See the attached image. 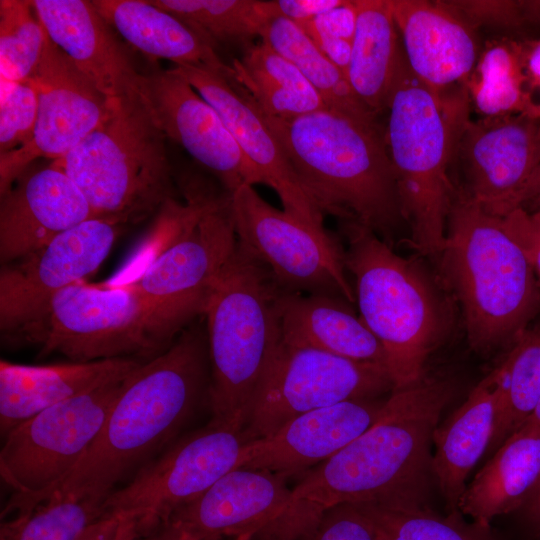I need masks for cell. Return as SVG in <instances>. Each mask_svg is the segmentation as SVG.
Returning <instances> with one entry per match:
<instances>
[{"label":"cell","mask_w":540,"mask_h":540,"mask_svg":"<svg viewBox=\"0 0 540 540\" xmlns=\"http://www.w3.org/2000/svg\"><path fill=\"white\" fill-rule=\"evenodd\" d=\"M497 396L498 373L495 368L434 432L432 470L450 515H458L467 477L488 450Z\"/></svg>","instance_id":"27"},{"label":"cell","mask_w":540,"mask_h":540,"mask_svg":"<svg viewBox=\"0 0 540 540\" xmlns=\"http://www.w3.org/2000/svg\"><path fill=\"white\" fill-rule=\"evenodd\" d=\"M394 390L385 368L282 343L254 398L247 441L272 435L290 420L343 401Z\"/></svg>","instance_id":"13"},{"label":"cell","mask_w":540,"mask_h":540,"mask_svg":"<svg viewBox=\"0 0 540 540\" xmlns=\"http://www.w3.org/2000/svg\"><path fill=\"white\" fill-rule=\"evenodd\" d=\"M305 22L321 33L352 42L357 22L354 0H343L335 8Z\"/></svg>","instance_id":"43"},{"label":"cell","mask_w":540,"mask_h":540,"mask_svg":"<svg viewBox=\"0 0 540 540\" xmlns=\"http://www.w3.org/2000/svg\"><path fill=\"white\" fill-rule=\"evenodd\" d=\"M496 369L498 396L488 455L527 422L540 398V320L515 339Z\"/></svg>","instance_id":"33"},{"label":"cell","mask_w":540,"mask_h":540,"mask_svg":"<svg viewBox=\"0 0 540 540\" xmlns=\"http://www.w3.org/2000/svg\"><path fill=\"white\" fill-rule=\"evenodd\" d=\"M538 194H540V164L521 191L517 200L518 207H522Z\"/></svg>","instance_id":"48"},{"label":"cell","mask_w":540,"mask_h":540,"mask_svg":"<svg viewBox=\"0 0 540 540\" xmlns=\"http://www.w3.org/2000/svg\"><path fill=\"white\" fill-rule=\"evenodd\" d=\"M230 198L238 242L268 268L283 292L356 302L345 250L334 234L276 209L252 185L239 187Z\"/></svg>","instance_id":"12"},{"label":"cell","mask_w":540,"mask_h":540,"mask_svg":"<svg viewBox=\"0 0 540 540\" xmlns=\"http://www.w3.org/2000/svg\"><path fill=\"white\" fill-rule=\"evenodd\" d=\"M297 24L311 38L319 50L346 75L351 58L352 42L321 33L307 22Z\"/></svg>","instance_id":"45"},{"label":"cell","mask_w":540,"mask_h":540,"mask_svg":"<svg viewBox=\"0 0 540 540\" xmlns=\"http://www.w3.org/2000/svg\"><path fill=\"white\" fill-rule=\"evenodd\" d=\"M385 401H343L306 412L270 436L247 441L239 468L288 476L335 455L381 417Z\"/></svg>","instance_id":"22"},{"label":"cell","mask_w":540,"mask_h":540,"mask_svg":"<svg viewBox=\"0 0 540 540\" xmlns=\"http://www.w3.org/2000/svg\"><path fill=\"white\" fill-rule=\"evenodd\" d=\"M38 96L32 139L0 155V194L38 158L59 159L77 146L110 114L109 99L47 36L40 61L28 80Z\"/></svg>","instance_id":"15"},{"label":"cell","mask_w":540,"mask_h":540,"mask_svg":"<svg viewBox=\"0 0 540 540\" xmlns=\"http://www.w3.org/2000/svg\"><path fill=\"white\" fill-rule=\"evenodd\" d=\"M219 113L263 184L279 196L283 210L318 231L324 215L306 194L275 134L248 92L235 81L192 66L172 68Z\"/></svg>","instance_id":"19"},{"label":"cell","mask_w":540,"mask_h":540,"mask_svg":"<svg viewBox=\"0 0 540 540\" xmlns=\"http://www.w3.org/2000/svg\"><path fill=\"white\" fill-rule=\"evenodd\" d=\"M528 420H531V421L535 422L536 424H538L540 426V398L538 400V403H537L532 415L530 416V418Z\"/></svg>","instance_id":"52"},{"label":"cell","mask_w":540,"mask_h":540,"mask_svg":"<svg viewBox=\"0 0 540 540\" xmlns=\"http://www.w3.org/2000/svg\"><path fill=\"white\" fill-rule=\"evenodd\" d=\"M521 510L528 524L540 535V479Z\"/></svg>","instance_id":"47"},{"label":"cell","mask_w":540,"mask_h":540,"mask_svg":"<svg viewBox=\"0 0 540 540\" xmlns=\"http://www.w3.org/2000/svg\"><path fill=\"white\" fill-rule=\"evenodd\" d=\"M372 522L379 540H489L456 520L443 518L425 505L398 502L355 503Z\"/></svg>","instance_id":"37"},{"label":"cell","mask_w":540,"mask_h":540,"mask_svg":"<svg viewBox=\"0 0 540 540\" xmlns=\"http://www.w3.org/2000/svg\"><path fill=\"white\" fill-rule=\"evenodd\" d=\"M9 346H36L72 362L115 358L147 361L159 355L141 299L131 290L75 283L55 294L31 321L1 337Z\"/></svg>","instance_id":"10"},{"label":"cell","mask_w":540,"mask_h":540,"mask_svg":"<svg viewBox=\"0 0 540 540\" xmlns=\"http://www.w3.org/2000/svg\"><path fill=\"white\" fill-rule=\"evenodd\" d=\"M123 225L93 218L0 269V330L6 336L34 319L59 291L86 281L112 250Z\"/></svg>","instance_id":"16"},{"label":"cell","mask_w":540,"mask_h":540,"mask_svg":"<svg viewBox=\"0 0 540 540\" xmlns=\"http://www.w3.org/2000/svg\"><path fill=\"white\" fill-rule=\"evenodd\" d=\"M93 218L98 217L64 172L51 164L27 169L0 194V263L24 258Z\"/></svg>","instance_id":"21"},{"label":"cell","mask_w":540,"mask_h":540,"mask_svg":"<svg viewBox=\"0 0 540 540\" xmlns=\"http://www.w3.org/2000/svg\"><path fill=\"white\" fill-rule=\"evenodd\" d=\"M456 390L453 378L439 375L394 389L377 422L291 490L286 514L316 521L344 503L425 505L433 435Z\"/></svg>","instance_id":"1"},{"label":"cell","mask_w":540,"mask_h":540,"mask_svg":"<svg viewBox=\"0 0 540 540\" xmlns=\"http://www.w3.org/2000/svg\"><path fill=\"white\" fill-rule=\"evenodd\" d=\"M182 189L185 202L174 198L160 209L146 237L107 282L141 299L162 352L204 315L237 244L230 193L217 194L194 180Z\"/></svg>","instance_id":"2"},{"label":"cell","mask_w":540,"mask_h":540,"mask_svg":"<svg viewBox=\"0 0 540 540\" xmlns=\"http://www.w3.org/2000/svg\"><path fill=\"white\" fill-rule=\"evenodd\" d=\"M136 540H181L176 530L169 524H164L156 530L143 535Z\"/></svg>","instance_id":"49"},{"label":"cell","mask_w":540,"mask_h":540,"mask_svg":"<svg viewBox=\"0 0 540 540\" xmlns=\"http://www.w3.org/2000/svg\"><path fill=\"white\" fill-rule=\"evenodd\" d=\"M501 218L505 230L529 258L540 280V217L518 207Z\"/></svg>","instance_id":"41"},{"label":"cell","mask_w":540,"mask_h":540,"mask_svg":"<svg viewBox=\"0 0 540 540\" xmlns=\"http://www.w3.org/2000/svg\"><path fill=\"white\" fill-rule=\"evenodd\" d=\"M341 228L360 317L384 347L394 389L412 385L451 327L449 304L417 260L398 255L357 221H342Z\"/></svg>","instance_id":"8"},{"label":"cell","mask_w":540,"mask_h":540,"mask_svg":"<svg viewBox=\"0 0 540 540\" xmlns=\"http://www.w3.org/2000/svg\"><path fill=\"white\" fill-rule=\"evenodd\" d=\"M468 85L437 93L411 71L403 53L391 90L384 129L412 246L438 259L456 190L450 167L470 119Z\"/></svg>","instance_id":"6"},{"label":"cell","mask_w":540,"mask_h":540,"mask_svg":"<svg viewBox=\"0 0 540 540\" xmlns=\"http://www.w3.org/2000/svg\"><path fill=\"white\" fill-rule=\"evenodd\" d=\"M260 37L302 73L328 109L377 123V115L358 99L346 75L319 50L297 23L279 16L271 17Z\"/></svg>","instance_id":"32"},{"label":"cell","mask_w":540,"mask_h":540,"mask_svg":"<svg viewBox=\"0 0 540 540\" xmlns=\"http://www.w3.org/2000/svg\"><path fill=\"white\" fill-rule=\"evenodd\" d=\"M126 378L51 406L4 437L0 474L14 493L1 512L2 520L46 500L74 470L102 429Z\"/></svg>","instance_id":"11"},{"label":"cell","mask_w":540,"mask_h":540,"mask_svg":"<svg viewBox=\"0 0 540 540\" xmlns=\"http://www.w3.org/2000/svg\"><path fill=\"white\" fill-rule=\"evenodd\" d=\"M539 282H540V280H539Z\"/></svg>","instance_id":"54"},{"label":"cell","mask_w":540,"mask_h":540,"mask_svg":"<svg viewBox=\"0 0 540 540\" xmlns=\"http://www.w3.org/2000/svg\"><path fill=\"white\" fill-rule=\"evenodd\" d=\"M173 14L215 48L216 44L251 46L271 18L265 1L150 0Z\"/></svg>","instance_id":"35"},{"label":"cell","mask_w":540,"mask_h":540,"mask_svg":"<svg viewBox=\"0 0 540 540\" xmlns=\"http://www.w3.org/2000/svg\"><path fill=\"white\" fill-rule=\"evenodd\" d=\"M348 303L339 297L282 291L277 299L282 343L377 365L388 371L384 347Z\"/></svg>","instance_id":"26"},{"label":"cell","mask_w":540,"mask_h":540,"mask_svg":"<svg viewBox=\"0 0 540 540\" xmlns=\"http://www.w3.org/2000/svg\"><path fill=\"white\" fill-rule=\"evenodd\" d=\"M540 479V426L513 433L466 486L459 511L487 530L497 516L521 509Z\"/></svg>","instance_id":"29"},{"label":"cell","mask_w":540,"mask_h":540,"mask_svg":"<svg viewBox=\"0 0 540 540\" xmlns=\"http://www.w3.org/2000/svg\"><path fill=\"white\" fill-rule=\"evenodd\" d=\"M525 8L528 21L540 24V1H525Z\"/></svg>","instance_id":"50"},{"label":"cell","mask_w":540,"mask_h":540,"mask_svg":"<svg viewBox=\"0 0 540 540\" xmlns=\"http://www.w3.org/2000/svg\"><path fill=\"white\" fill-rule=\"evenodd\" d=\"M209 385L207 332L197 323L127 376L96 439L54 492L108 497L116 483L171 444L208 404Z\"/></svg>","instance_id":"3"},{"label":"cell","mask_w":540,"mask_h":540,"mask_svg":"<svg viewBox=\"0 0 540 540\" xmlns=\"http://www.w3.org/2000/svg\"><path fill=\"white\" fill-rule=\"evenodd\" d=\"M263 116L323 215L357 221L392 246L405 219L384 129L330 109Z\"/></svg>","instance_id":"4"},{"label":"cell","mask_w":540,"mask_h":540,"mask_svg":"<svg viewBox=\"0 0 540 540\" xmlns=\"http://www.w3.org/2000/svg\"><path fill=\"white\" fill-rule=\"evenodd\" d=\"M166 139L139 92L115 100L108 117L51 165L75 183L98 218L138 223L175 198Z\"/></svg>","instance_id":"9"},{"label":"cell","mask_w":540,"mask_h":540,"mask_svg":"<svg viewBox=\"0 0 540 540\" xmlns=\"http://www.w3.org/2000/svg\"><path fill=\"white\" fill-rule=\"evenodd\" d=\"M143 535L135 516L113 511L92 523L75 540H136Z\"/></svg>","instance_id":"42"},{"label":"cell","mask_w":540,"mask_h":540,"mask_svg":"<svg viewBox=\"0 0 540 540\" xmlns=\"http://www.w3.org/2000/svg\"><path fill=\"white\" fill-rule=\"evenodd\" d=\"M139 92L165 137L212 172L225 191L263 184L219 113L176 71L141 73Z\"/></svg>","instance_id":"17"},{"label":"cell","mask_w":540,"mask_h":540,"mask_svg":"<svg viewBox=\"0 0 540 540\" xmlns=\"http://www.w3.org/2000/svg\"><path fill=\"white\" fill-rule=\"evenodd\" d=\"M530 214L540 217V194L522 206Z\"/></svg>","instance_id":"51"},{"label":"cell","mask_w":540,"mask_h":540,"mask_svg":"<svg viewBox=\"0 0 540 540\" xmlns=\"http://www.w3.org/2000/svg\"><path fill=\"white\" fill-rule=\"evenodd\" d=\"M475 68L468 90L471 101L484 117L540 116V104L526 88L519 43L493 44L477 60Z\"/></svg>","instance_id":"34"},{"label":"cell","mask_w":540,"mask_h":540,"mask_svg":"<svg viewBox=\"0 0 540 540\" xmlns=\"http://www.w3.org/2000/svg\"><path fill=\"white\" fill-rule=\"evenodd\" d=\"M107 497L52 493L32 509L1 521L0 540H75L108 512Z\"/></svg>","instance_id":"36"},{"label":"cell","mask_w":540,"mask_h":540,"mask_svg":"<svg viewBox=\"0 0 540 540\" xmlns=\"http://www.w3.org/2000/svg\"><path fill=\"white\" fill-rule=\"evenodd\" d=\"M306 540H379L376 530L355 503L325 510L307 533Z\"/></svg>","instance_id":"40"},{"label":"cell","mask_w":540,"mask_h":540,"mask_svg":"<svg viewBox=\"0 0 540 540\" xmlns=\"http://www.w3.org/2000/svg\"><path fill=\"white\" fill-rule=\"evenodd\" d=\"M38 117V96L33 85L1 79L0 155L26 145Z\"/></svg>","instance_id":"39"},{"label":"cell","mask_w":540,"mask_h":540,"mask_svg":"<svg viewBox=\"0 0 540 540\" xmlns=\"http://www.w3.org/2000/svg\"><path fill=\"white\" fill-rule=\"evenodd\" d=\"M438 260L477 353L510 347L540 315V282L529 258L502 218L465 191L456 192Z\"/></svg>","instance_id":"5"},{"label":"cell","mask_w":540,"mask_h":540,"mask_svg":"<svg viewBox=\"0 0 540 540\" xmlns=\"http://www.w3.org/2000/svg\"><path fill=\"white\" fill-rule=\"evenodd\" d=\"M465 191L489 213L518 208L524 186L540 164V116L511 114L469 119L459 137Z\"/></svg>","instance_id":"18"},{"label":"cell","mask_w":540,"mask_h":540,"mask_svg":"<svg viewBox=\"0 0 540 540\" xmlns=\"http://www.w3.org/2000/svg\"><path fill=\"white\" fill-rule=\"evenodd\" d=\"M106 22L141 53L233 79L231 66L182 20L147 0H93Z\"/></svg>","instance_id":"28"},{"label":"cell","mask_w":540,"mask_h":540,"mask_svg":"<svg viewBox=\"0 0 540 540\" xmlns=\"http://www.w3.org/2000/svg\"><path fill=\"white\" fill-rule=\"evenodd\" d=\"M527 85L540 90V39L519 43Z\"/></svg>","instance_id":"46"},{"label":"cell","mask_w":540,"mask_h":540,"mask_svg":"<svg viewBox=\"0 0 540 540\" xmlns=\"http://www.w3.org/2000/svg\"><path fill=\"white\" fill-rule=\"evenodd\" d=\"M357 11L346 77L358 99L378 116L387 110L400 59L391 0H354Z\"/></svg>","instance_id":"30"},{"label":"cell","mask_w":540,"mask_h":540,"mask_svg":"<svg viewBox=\"0 0 540 540\" xmlns=\"http://www.w3.org/2000/svg\"><path fill=\"white\" fill-rule=\"evenodd\" d=\"M49 39L105 96L139 93L141 73L92 1L32 0Z\"/></svg>","instance_id":"24"},{"label":"cell","mask_w":540,"mask_h":540,"mask_svg":"<svg viewBox=\"0 0 540 540\" xmlns=\"http://www.w3.org/2000/svg\"><path fill=\"white\" fill-rule=\"evenodd\" d=\"M394 20L411 71L442 93L468 83L477 64V42L470 23L448 2L391 0Z\"/></svg>","instance_id":"23"},{"label":"cell","mask_w":540,"mask_h":540,"mask_svg":"<svg viewBox=\"0 0 540 540\" xmlns=\"http://www.w3.org/2000/svg\"><path fill=\"white\" fill-rule=\"evenodd\" d=\"M231 67L265 116L292 119L328 109L302 73L263 41L247 47Z\"/></svg>","instance_id":"31"},{"label":"cell","mask_w":540,"mask_h":540,"mask_svg":"<svg viewBox=\"0 0 540 540\" xmlns=\"http://www.w3.org/2000/svg\"><path fill=\"white\" fill-rule=\"evenodd\" d=\"M236 540H247V539H242V538H239V539H236Z\"/></svg>","instance_id":"53"},{"label":"cell","mask_w":540,"mask_h":540,"mask_svg":"<svg viewBox=\"0 0 540 540\" xmlns=\"http://www.w3.org/2000/svg\"><path fill=\"white\" fill-rule=\"evenodd\" d=\"M343 0H273L265 1L270 17H283L301 23L340 5Z\"/></svg>","instance_id":"44"},{"label":"cell","mask_w":540,"mask_h":540,"mask_svg":"<svg viewBox=\"0 0 540 540\" xmlns=\"http://www.w3.org/2000/svg\"><path fill=\"white\" fill-rule=\"evenodd\" d=\"M144 360L115 358L52 365L0 361V431L37 413L100 386L126 378Z\"/></svg>","instance_id":"25"},{"label":"cell","mask_w":540,"mask_h":540,"mask_svg":"<svg viewBox=\"0 0 540 540\" xmlns=\"http://www.w3.org/2000/svg\"><path fill=\"white\" fill-rule=\"evenodd\" d=\"M46 32L30 1H0V74L2 80L26 82L44 48Z\"/></svg>","instance_id":"38"},{"label":"cell","mask_w":540,"mask_h":540,"mask_svg":"<svg viewBox=\"0 0 540 540\" xmlns=\"http://www.w3.org/2000/svg\"><path fill=\"white\" fill-rule=\"evenodd\" d=\"M246 442L243 431L209 422L141 466L128 484L109 494L106 510L135 516L146 535L239 468Z\"/></svg>","instance_id":"14"},{"label":"cell","mask_w":540,"mask_h":540,"mask_svg":"<svg viewBox=\"0 0 540 540\" xmlns=\"http://www.w3.org/2000/svg\"><path fill=\"white\" fill-rule=\"evenodd\" d=\"M268 268L237 240L206 306L210 423L244 431L261 382L282 345Z\"/></svg>","instance_id":"7"},{"label":"cell","mask_w":540,"mask_h":540,"mask_svg":"<svg viewBox=\"0 0 540 540\" xmlns=\"http://www.w3.org/2000/svg\"><path fill=\"white\" fill-rule=\"evenodd\" d=\"M285 478L265 470L233 469L177 510L166 524L181 540H250L288 512L291 489Z\"/></svg>","instance_id":"20"}]
</instances>
